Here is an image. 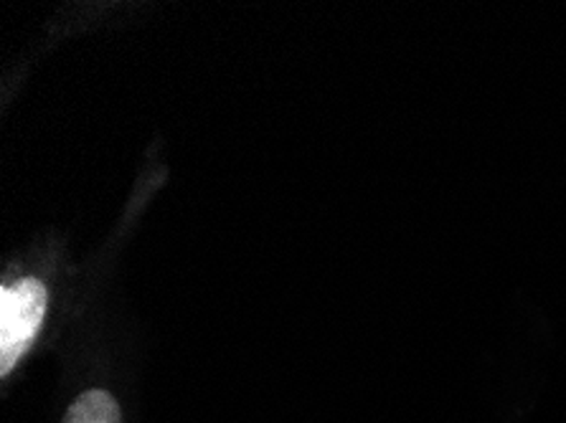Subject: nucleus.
I'll use <instances>...</instances> for the list:
<instances>
[{"mask_svg":"<svg viewBox=\"0 0 566 423\" xmlns=\"http://www.w3.org/2000/svg\"><path fill=\"white\" fill-rule=\"evenodd\" d=\"M64 423H123V416L107 391H87L69 405Z\"/></svg>","mask_w":566,"mask_h":423,"instance_id":"2","label":"nucleus"},{"mask_svg":"<svg viewBox=\"0 0 566 423\" xmlns=\"http://www.w3.org/2000/svg\"><path fill=\"white\" fill-rule=\"evenodd\" d=\"M46 315V289L39 279H21L0 292V373L8 376L36 338Z\"/></svg>","mask_w":566,"mask_h":423,"instance_id":"1","label":"nucleus"}]
</instances>
